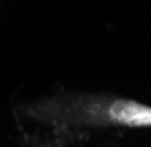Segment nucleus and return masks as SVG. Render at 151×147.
I'll return each mask as SVG.
<instances>
[{
  "mask_svg": "<svg viewBox=\"0 0 151 147\" xmlns=\"http://www.w3.org/2000/svg\"><path fill=\"white\" fill-rule=\"evenodd\" d=\"M108 119L127 127H151V106L133 100H114L108 104Z\"/></svg>",
  "mask_w": 151,
  "mask_h": 147,
  "instance_id": "obj_1",
  "label": "nucleus"
}]
</instances>
